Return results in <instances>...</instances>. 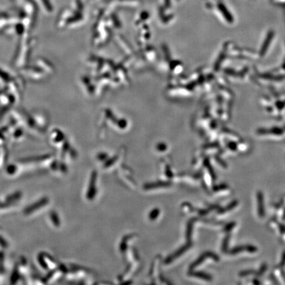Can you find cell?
I'll return each instance as SVG.
<instances>
[{"instance_id":"cell-1","label":"cell","mask_w":285,"mask_h":285,"mask_svg":"<svg viewBox=\"0 0 285 285\" xmlns=\"http://www.w3.org/2000/svg\"><path fill=\"white\" fill-rule=\"evenodd\" d=\"M248 252L250 253H255V252H257L256 248L254 247V246H240V247H237L235 248L234 250H232L231 252H230V254H240L241 252Z\"/></svg>"},{"instance_id":"cell-4","label":"cell","mask_w":285,"mask_h":285,"mask_svg":"<svg viewBox=\"0 0 285 285\" xmlns=\"http://www.w3.org/2000/svg\"><path fill=\"white\" fill-rule=\"evenodd\" d=\"M275 273L276 274V277H277V279H280L279 280H281L282 283H285V275L284 274V273L282 272L281 269H275Z\"/></svg>"},{"instance_id":"cell-3","label":"cell","mask_w":285,"mask_h":285,"mask_svg":"<svg viewBox=\"0 0 285 285\" xmlns=\"http://www.w3.org/2000/svg\"><path fill=\"white\" fill-rule=\"evenodd\" d=\"M46 201H47L46 199H42V200H41L40 201H39V202H38V203H35V205H33V207H29L28 209H26V210H25V213H27V214L31 213H32V212H33V211L36 210V209L40 208V207H42V205H44L46 203Z\"/></svg>"},{"instance_id":"cell-5","label":"cell","mask_w":285,"mask_h":285,"mask_svg":"<svg viewBox=\"0 0 285 285\" xmlns=\"http://www.w3.org/2000/svg\"><path fill=\"white\" fill-rule=\"evenodd\" d=\"M254 273V271H243V272H241L240 273V276H241V277H246V276H248V275H251L252 274V273Z\"/></svg>"},{"instance_id":"cell-2","label":"cell","mask_w":285,"mask_h":285,"mask_svg":"<svg viewBox=\"0 0 285 285\" xmlns=\"http://www.w3.org/2000/svg\"><path fill=\"white\" fill-rule=\"evenodd\" d=\"M257 207H258V214L260 217H263L265 215V209H264V203H263V197L262 193L259 192L257 193Z\"/></svg>"},{"instance_id":"cell-7","label":"cell","mask_w":285,"mask_h":285,"mask_svg":"<svg viewBox=\"0 0 285 285\" xmlns=\"http://www.w3.org/2000/svg\"><path fill=\"white\" fill-rule=\"evenodd\" d=\"M266 271V265H264L261 268V270L259 271V272L258 273V275H258V276H260L263 273L265 272V271Z\"/></svg>"},{"instance_id":"cell-6","label":"cell","mask_w":285,"mask_h":285,"mask_svg":"<svg viewBox=\"0 0 285 285\" xmlns=\"http://www.w3.org/2000/svg\"><path fill=\"white\" fill-rule=\"evenodd\" d=\"M284 265H285V252L283 253V255H282V260H281V261H280V266L281 267H283Z\"/></svg>"}]
</instances>
